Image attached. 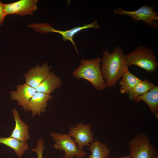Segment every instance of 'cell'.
Returning <instances> with one entry per match:
<instances>
[{
	"mask_svg": "<svg viewBox=\"0 0 158 158\" xmlns=\"http://www.w3.org/2000/svg\"><path fill=\"white\" fill-rule=\"evenodd\" d=\"M125 55L120 46L114 48L112 53L107 51L103 52L100 71L107 87L115 86L118 81L128 70Z\"/></svg>",
	"mask_w": 158,
	"mask_h": 158,
	"instance_id": "cell-1",
	"label": "cell"
},
{
	"mask_svg": "<svg viewBox=\"0 0 158 158\" xmlns=\"http://www.w3.org/2000/svg\"><path fill=\"white\" fill-rule=\"evenodd\" d=\"M101 61L99 57L90 60L82 59L80 65L72 74L76 79L87 80L97 90H105L107 87L101 73Z\"/></svg>",
	"mask_w": 158,
	"mask_h": 158,
	"instance_id": "cell-2",
	"label": "cell"
},
{
	"mask_svg": "<svg viewBox=\"0 0 158 158\" xmlns=\"http://www.w3.org/2000/svg\"><path fill=\"white\" fill-rule=\"evenodd\" d=\"M125 59L128 67L134 65L152 73L158 66L156 57L152 49L145 46H140L130 53L125 54Z\"/></svg>",
	"mask_w": 158,
	"mask_h": 158,
	"instance_id": "cell-3",
	"label": "cell"
},
{
	"mask_svg": "<svg viewBox=\"0 0 158 158\" xmlns=\"http://www.w3.org/2000/svg\"><path fill=\"white\" fill-rule=\"evenodd\" d=\"M128 145L132 158H158L156 148L150 142L148 136L143 132L130 140Z\"/></svg>",
	"mask_w": 158,
	"mask_h": 158,
	"instance_id": "cell-4",
	"label": "cell"
},
{
	"mask_svg": "<svg viewBox=\"0 0 158 158\" xmlns=\"http://www.w3.org/2000/svg\"><path fill=\"white\" fill-rule=\"evenodd\" d=\"M154 5L150 6L145 4L136 10L127 11L118 8L114 9L113 13L115 14L129 16L135 21L141 20L147 25L157 29L158 23L155 21L158 20V13L154 10Z\"/></svg>",
	"mask_w": 158,
	"mask_h": 158,
	"instance_id": "cell-5",
	"label": "cell"
},
{
	"mask_svg": "<svg viewBox=\"0 0 158 158\" xmlns=\"http://www.w3.org/2000/svg\"><path fill=\"white\" fill-rule=\"evenodd\" d=\"M54 141V148L64 152L65 158H73L75 156L81 158L85 156L87 152L80 150L76 143L68 133L63 134L51 132L50 133Z\"/></svg>",
	"mask_w": 158,
	"mask_h": 158,
	"instance_id": "cell-6",
	"label": "cell"
},
{
	"mask_svg": "<svg viewBox=\"0 0 158 158\" xmlns=\"http://www.w3.org/2000/svg\"><path fill=\"white\" fill-rule=\"evenodd\" d=\"M90 127V124L80 122L70 127L68 134L74 138L78 147L81 150L84 146H89L94 142V135Z\"/></svg>",
	"mask_w": 158,
	"mask_h": 158,
	"instance_id": "cell-7",
	"label": "cell"
},
{
	"mask_svg": "<svg viewBox=\"0 0 158 158\" xmlns=\"http://www.w3.org/2000/svg\"><path fill=\"white\" fill-rule=\"evenodd\" d=\"M37 0H20L13 3L3 4V9L6 16L9 14L21 16L32 15L37 9Z\"/></svg>",
	"mask_w": 158,
	"mask_h": 158,
	"instance_id": "cell-8",
	"label": "cell"
},
{
	"mask_svg": "<svg viewBox=\"0 0 158 158\" xmlns=\"http://www.w3.org/2000/svg\"><path fill=\"white\" fill-rule=\"evenodd\" d=\"M51 68L47 62L44 63L41 66L37 65L24 74L25 83L36 89L48 76Z\"/></svg>",
	"mask_w": 158,
	"mask_h": 158,
	"instance_id": "cell-9",
	"label": "cell"
},
{
	"mask_svg": "<svg viewBox=\"0 0 158 158\" xmlns=\"http://www.w3.org/2000/svg\"><path fill=\"white\" fill-rule=\"evenodd\" d=\"M36 92V89L25 83L16 86V90L10 93V98L16 101L18 105L21 107L25 111L30 101Z\"/></svg>",
	"mask_w": 158,
	"mask_h": 158,
	"instance_id": "cell-10",
	"label": "cell"
},
{
	"mask_svg": "<svg viewBox=\"0 0 158 158\" xmlns=\"http://www.w3.org/2000/svg\"><path fill=\"white\" fill-rule=\"evenodd\" d=\"M52 96L36 92L29 102L26 111H30L32 116L39 115L46 111L48 102L52 99Z\"/></svg>",
	"mask_w": 158,
	"mask_h": 158,
	"instance_id": "cell-11",
	"label": "cell"
},
{
	"mask_svg": "<svg viewBox=\"0 0 158 158\" xmlns=\"http://www.w3.org/2000/svg\"><path fill=\"white\" fill-rule=\"evenodd\" d=\"M12 112L15 121V126L10 136L21 141L26 142L30 139L29 127L21 119L16 109H13Z\"/></svg>",
	"mask_w": 158,
	"mask_h": 158,
	"instance_id": "cell-12",
	"label": "cell"
},
{
	"mask_svg": "<svg viewBox=\"0 0 158 158\" xmlns=\"http://www.w3.org/2000/svg\"><path fill=\"white\" fill-rule=\"evenodd\" d=\"M100 28V26L97 23V20H95L90 24L75 27L66 31L56 30L51 26L48 28V32H56L61 34L62 37V40L64 41L68 40L70 41L74 47L76 52L78 53L75 43L73 40V37L74 35L79 31L85 29L89 28L98 29Z\"/></svg>",
	"mask_w": 158,
	"mask_h": 158,
	"instance_id": "cell-13",
	"label": "cell"
},
{
	"mask_svg": "<svg viewBox=\"0 0 158 158\" xmlns=\"http://www.w3.org/2000/svg\"><path fill=\"white\" fill-rule=\"evenodd\" d=\"M60 78L53 71L50 72L47 77L36 88V92L50 94L62 86Z\"/></svg>",
	"mask_w": 158,
	"mask_h": 158,
	"instance_id": "cell-14",
	"label": "cell"
},
{
	"mask_svg": "<svg viewBox=\"0 0 158 158\" xmlns=\"http://www.w3.org/2000/svg\"><path fill=\"white\" fill-rule=\"evenodd\" d=\"M136 102L141 101L145 102L148 105L152 114L158 118V86H155L149 91L138 97L135 100Z\"/></svg>",
	"mask_w": 158,
	"mask_h": 158,
	"instance_id": "cell-15",
	"label": "cell"
},
{
	"mask_svg": "<svg viewBox=\"0 0 158 158\" xmlns=\"http://www.w3.org/2000/svg\"><path fill=\"white\" fill-rule=\"evenodd\" d=\"M0 143L12 149L20 158L22 157L25 151L29 148L27 142L21 141L10 136L5 138L0 137Z\"/></svg>",
	"mask_w": 158,
	"mask_h": 158,
	"instance_id": "cell-16",
	"label": "cell"
},
{
	"mask_svg": "<svg viewBox=\"0 0 158 158\" xmlns=\"http://www.w3.org/2000/svg\"><path fill=\"white\" fill-rule=\"evenodd\" d=\"M89 146L91 154L85 158H107L110 155L111 151L105 143L97 140L91 143Z\"/></svg>",
	"mask_w": 158,
	"mask_h": 158,
	"instance_id": "cell-17",
	"label": "cell"
},
{
	"mask_svg": "<svg viewBox=\"0 0 158 158\" xmlns=\"http://www.w3.org/2000/svg\"><path fill=\"white\" fill-rule=\"evenodd\" d=\"M122 77L123 78L119 83L121 85L119 91L122 94H128L141 80L128 70L124 73Z\"/></svg>",
	"mask_w": 158,
	"mask_h": 158,
	"instance_id": "cell-18",
	"label": "cell"
},
{
	"mask_svg": "<svg viewBox=\"0 0 158 158\" xmlns=\"http://www.w3.org/2000/svg\"><path fill=\"white\" fill-rule=\"evenodd\" d=\"M155 86L148 79L141 80L128 93L129 98L132 100H135L138 97L146 93Z\"/></svg>",
	"mask_w": 158,
	"mask_h": 158,
	"instance_id": "cell-19",
	"label": "cell"
},
{
	"mask_svg": "<svg viewBox=\"0 0 158 158\" xmlns=\"http://www.w3.org/2000/svg\"><path fill=\"white\" fill-rule=\"evenodd\" d=\"M44 143V140L42 138H39L36 144V148L31 150L32 151L36 153L37 158H43V150L45 148Z\"/></svg>",
	"mask_w": 158,
	"mask_h": 158,
	"instance_id": "cell-20",
	"label": "cell"
},
{
	"mask_svg": "<svg viewBox=\"0 0 158 158\" xmlns=\"http://www.w3.org/2000/svg\"><path fill=\"white\" fill-rule=\"evenodd\" d=\"M6 16L3 9V4L0 1V26L2 25Z\"/></svg>",
	"mask_w": 158,
	"mask_h": 158,
	"instance_id": "cell-21",
	"label": "cell"
},
{
	"mask_svg": "<svg viewBox=\"0 0 158 158\" xmlns=\"http://www.w3.org/2000/svg\"><path fill=\"white\" fill-rule=\"evenodd\" d=\"M107 158H132L130 154L127 156H121L120 157H111L110 156L107 157Z\"/></svg>",
	"mask_w": 158,
	"mask_h": 158,
	"instance_id": "cell-22",
	"label": "cell"
},
{
	"mask_svg": "<svg viewBox=\"0 0 158 158\" xmlns=\"http://www.w3.org/2000/svg\"><path fill=\"white\" fill-rule=\"evenodd\" d=\"M60 158H65L64 156L61 157ZM75 158H82L81 157H76Z\"/></svg>",
	"mask_w": 158,
	"mask_h": 158,
	"instance_id": "cell-23",
	"label": "cell"
}]
</instances>
